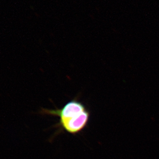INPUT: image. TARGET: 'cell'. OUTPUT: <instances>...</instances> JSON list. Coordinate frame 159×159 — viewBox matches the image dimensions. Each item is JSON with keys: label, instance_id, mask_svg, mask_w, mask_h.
<instances>
[{"label": "cell", "instance_id": "obj_1", "mask_svg": "<svg viewBox=\"0 0 159 159\" xmlns=\"http://www.w3.org/2000/svg\"><path fill=\"white\" fill-rule=\"evenodd\" d=\"M40 114L58 117L60 120L55 127L72 135L82 131L88 125L90 118V112L76 98L69 101L61 109H42Z\"/></svg>", "mask_w": 159, "mask_h": 159}]
</instances>
